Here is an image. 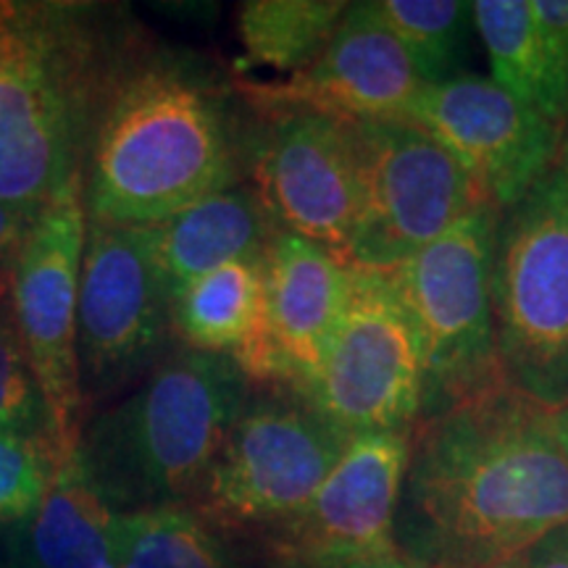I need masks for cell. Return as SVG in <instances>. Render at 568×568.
<instances>
[{
	"instance_id": "d6986e66",
	"label": "cell",
	"mask_w": 568,
	"mask_h": 568,
	"mask_svg": "<svg viewBox=\"0 0 568 568\" xmlns=\"http://www.w3.org/2000/svg\"><path fill=\"white\" fill-rule=\"evenodd\" d=\"M471 9L493 67V82L550 122L568 119V84L556 67L531 0H479Z\"/></svg>"
},
{
	"instance_id": "83f0119b",
	"label": "cell",
	"mask_w": 568,
	"mask_h": 568,
	"mask_svg": "<svg viewBox=\"0 0 568 568\" xmlns=\"http://www.w3.org/2000/svg\"><path fill=\"white\" fill-rule=\"evenodd\" d=\"M527 568H568V524L552 529L527 550Z\"/></svg>"
},
{
	"instance_id": "4dcf8cb0",
	"label": "cell",
	"mask_w": 568,
	"mask_h": 568,
	"mask_svg": "<svg viewBox=\"0 0 568 568\" xmlns=\"http://www.w3.org/2000/svg\"><path fill=\"white\" fill-rule=\"evenodd\" d=\"M493 568H527V552L524 556H516V558H508L503 560V564H497Z\"/></svg>"
},
{
	"instance_id": "7402d4cb",
	"label": "cell",
	"mask_w": 568,
	"mask_h": 568,
	"mask_svg": "<svg viewBox=\"0 0 568 568\" xmlns=\"http://www.w3.org/2000/svg\"><path fill=\"white\" fill-rule=\"evenodd\" d=\"M113 548L119 568H232L209 524L180 503L119 514Z\"/></svg>"
},
{
	"instance_id": "7c38bea8",
	"label": "cell",
	"mask_w": 568,
	"mask_h": 568,
	"mask_svg": "<svg viewBox=\"0 0 568 568\" xmlns=\"http://www.w3.org/2000/svg\"><path fill=\"white\" fill-rule=\"evenodd\" d=\"M408 460V432L353 437L316 495L274 524V568H351L400 556L395 527Z\"/></svg>"
},
{
	"instance_id": "d4e9b609",
	"label": "cell",
	"mask_w": 568,
	"mask_h": 568,
	"mask_svg": "<svg viewBox=\"0 0 568 568\" xmlns=\"http://www.w3.org/2000/svg\"><path fill=\"white\" fill-rule=\"evenodd\" d=\"M59 466L51 445L0 432V527H19L40 508Z\"/></svg>"
},
{
	"instance_id": "f1b7e54d",
	"label": "cell",
	"mask_w": 568,
	"mask_h": 568,
	"mask_svg": "<svg viewBox=\"0 0 568 568\" xmlns=\"http://www.w3.org/2000/svg\"><path fill=\"white\" fill-rule=\"evenodd\" d=\"M351 568H424V566L414 564L410 558L393 556V558H382V560H368V564H358V566H351Z\"/></svg>"
},
{
	"instance_id": "ac0fdd59",
	"label": "cell",
	"mask_w": 568,
	"mask_h": 568,
	"mask_svg": "<svg viewBox=\"0 0 568 568\" xmlns=\"http://www.w3.org/2000/svg\"><path fill=\"white\" fill-rule=\"evenodd\" d=\"M268 216L258 197L230 187L159 224V253L172 295L234 261L264 258Z\"/></svg>"
},
{
	"instance_id": "6da1fadb",
	"label": "cell",
	"mask_w": 568,
	"mask_h": 568,
	"mask_svg": "<svg viewBox=\"0 0 568 568\" xmlns=\"http://www.w3.org/2000/svg\"><path fill=\"white\" fill-rule=\"evenodd\" d=\"M395 537L424 568H493L568 524V453L556 410L506 376L426 416Z\"/></svg>"
},
{
	"instance_id": "3957f363",
	"label": "cell",
	"mask_w": 568,
	"mask_h": 568,
	"mask_svg": "<svg viewBox=\"0 0 568 568\" xmlns=\"http://www.w3.org/2000/svg\"><path fill=\"white\" fill-rule=\"evenodd\" d=\"M234 182L222 111L195 80L148 67L113 92L90 153V222L159 226Z\"/></svg>"
},
{
	"instance_id": "d6a6232c",
	"label": "cell",
	"mask_w": 568,
	"mask_h": 568,
	"mask_svg": "<svg viewBox=\"0 0 568 568\" xmlns=\"http://www.w3.org/2000/svg\"><path fill=\"white\" fill-rule=\"evenodd\" d=\"M3 568H13V566H9V564H3Z\"/></svg>"
},
{
	"instance_id": "5bb4252c",
	"label": "cell",
	"mask_w": 568,
	"mask_h": 568,
	"mask_svg": "<svg viewBox=\"0 0 568 568\" xmlns=\"http://www.w3.org/2000/svg\"><path fill=\"white\" fill-rule=\"evenodd\" d=\"M414 122L435 132L481 184L493 205L514 209L560 151L558 124L516 101L493 80L460 74L429 84Z\"/></svg>"
},
{
	"instance_id": "484cf974",
	"label": "cell",
	"mask_w": 568,
	"mask_h": 568,
	"mask_svg": "<svg viewBox=\"0 0 568 568\" xmlns=\"http://www.w3.org/2000/svg\"><path fill=\"white\" fill-rule=\"evenodd\" d=\"M40 211L42 209H24V205L0 201V280L13 274L21 247L30 237Z\"/></svg>"
},
{
	"instance_id": "4fadbf2b",
	"label": "cell",
	"mask_w": 568,
	"mask_h": 568,
	"mask_svg": "<svg viewBox=\"0 0 568 568\" xmlns=\"http://www.w3.org/2000/svg\"><path fill=\"white\" fill-rule=\"evenodd\" d=\"M255 182L280 232L311 240L343 261L361 213V155L351 122L284 113L258 153Z\"/></svg>"
},
{
	"instance_id": "9c48e42d",
	"label": "cell",
	"mask_w": 568,
	"mask_h": 568,
	"mask_svg": "<svg viewBox=\"0 0 568 568\" xmlns=\"http://www.w3.org/2000/svg\"><path fill=\"white\" fill-rule=\"evenodd\" d=\"M88 222L82 180L42 205L11 274V301L32 372L45 397L61 464L82 443V374L77 308Z\"/></svg>"
},
{
	"instance_id": "ffe728a7",
	"label": "cell",
	"mask_w": 568,
	"mask_h": 568,
	"mask_svg": "<svg viewBox=\"0 0 568 568\" xmlns=\"http://www.w3.org/2000/svg\"><path fill=\"white\" fill-rule=\"evenodd\" d=\"M264 316V258L234 261L172 295L174 329L195 351L234 358Z\"/></svg>"
},
{
	"instance_id": "30bf717a",
	"label": "cell",
	"mask_w": 568,
	"mask_h": 568,
	"mask_svg": "<svg viewBox=\"0 0 568 568\" xmlns=\"http://www.w3.org/2000/svg\"><path fill=\"white\" fill-rule=\"evenodd\" d=\"M347 443L308 403L245 406L195 497L224 527H274L316 495Z\"/></svg>"
},
{
	"instance_id": "4316f807",
	"label": "cell",
	"mask_w": 568,
	"mask_h": 568,
	"mask_svg": "<svg viewBox=\"0 0 568 568\" xmlns=\"http://www.w3.org/2000/svg\"><path fill=\"white\" fill-rule=\"evenodd\" d=\"M556 67L568 84V0H531Z\"/></svg>"
},
{
	"instance_id": "603a6c76",
	"label": "cell",
	"mask_w": 568,
	"mask_h": 568,
	"mask_svg": "<svg viewBox=\"0 0 568 568\" xmlns=\"http://www.w3.org/2000/svg\"><path fill=\"white\" fill-rule=\"evenodd\" d=\"M426 84L456 80L464 61L471 3L460 0H372Z\"/></svg>"
},
{
	"instance_id": "277c9868",
	"label": "cell",
	"mask_w": 568,
	"mask_h": 568,
	"mask_svg": "<svg viewBox=\"0 0 568 568\" xmlns=\"http://www.w3.org/2000/svg\"><path fill=\"white\" fill-rule=\"evenodd\" d=\"M245 400L247 376L230 355L184 351L98 418L80 453L103 495L124 481L153 500L197 495Z\"/></svg>"
},
{
	"instance_id": "9a60e30c",
	"label": "cell",
	"mask_w": 568,
	"mask_h": 568,
	"mask_svg": "<svg viewBox=\"0 0 568 568\" xmlns=\"http://www.w3.org/2000/svg\"><path fill=\"white\" fill-rule=\"evenodd\" d=\"M429 88L406 48L374 11L347 3L335 38L308 69L282 84L253 88L255 101L282 113L311 111L351 124L408 122Z\"/></svg>"
},
{
	"instance_id": "1f68e13d",
	"label": "cell",
	"mask_w": 568,
	"mask_h": 568,
	"mask_svg": "<svg viewBox=\"0 0 568 568\" xmlns=\"http://www.w3.org/2000/svg\"><path fill=\"white\" fill-rule=\"evenodd\" d=\"M560 153H564V163H560V166H558V169H564V172L568 174V140H566V145H564V148H560Z\"/></svg>"
},
{
	"instance_id": "e0dca14e",
	"label": "cell",
	"mask_w": 568,
	"mask_h": 568,
	"mask_svg": "<svg viewBox=\"0 0 568 568\" xmlns=\"http://www.w3.org/2000/svg\"><path fill=\"white\" fill-rule=\"evenodd\" d=\"M113 514L82 453L63 460L40 508L19 524L6 564L13 568H119Z\"/></svg>"
},
{
	"instance_id": "7a4b0ae2",
	"label": "cell",
	"mask_w": 568,
	"mask_h": 568,
	"mask_svg": "<svg viewBox=\"0 0 568 568\" xmlns=\"http://www.w3.org/2000/svg\"><path fill=\"white\" fill-rule=\"evenodd\" d=\"M124 80L88 6L0 0V201L42 209L82 180Z\"/></svg>"
},
{
	"instance_id": "5b68a950",
	"label": "cell",
	"mask_w": 568,
	"mask_h": 568,
	"mask_svg": "<svg viewBox=\"0 0 568 568\" xmlns=\"http://www.w3.org/2000/svg\"><path fill=\"white\" fill-rule=\"evenodd\" d=\"M495 240L493 322L503 374L558 410L568 400V174L552 169Z\"/></svg>"
},
{
	"instance_id": "ba28073f",
	"label": "cell",
	"mask_w": 568,
	"mask_h": 568,
	"mask_svg": "<svg viewBox=\"0 0 568 568\" xmlns=\"http://www.w3.org/2000/svg\"><path fill=\"white\" fill-rule=\"evenodd\" d=\"M351 293L322 368L301 393L347 439L408 432L424 408V351L389 272L351 268Z\"/></svg>"
},
{
	"instance_id": "8fae6325",
	"label": "cell",
	"mask_w": 568,
	"mask_h": 568,
	"mask_svg": "<svg viewBox=\"0 0 568 568\" xmlns=\"http://www.w3.org/2000/svg\"><path fill=\"white\" fill-rule=\"evenodd\" d=\"M172 322V290L161 266L159 226L88 224L77 355L82 393L122 385L159 353Z\"/></svg>"
},
{
	"instance_id": "8992f818",
	"label": "cell",
	"mask_w": 568,
	"mask_h": 568,
	"mask_svg": "<svg viewBox=\"0 0 568 568\" xmlns=\"http://www.w3.org/2000/svg\"><path fill=\"white\" fill-rule=\"evenodd\" d=\"M353 126L361 213L345 266L393 272L466 216L493 205L456 153L414 119Z\"/></svg>"
},
{
	"instance_id": "2e32d148",
	"label": "cell",
	"mask_w": 568,
	"mask_h": 568,
	"mask_svg": "<svg viewBox=\"0 0 568 568\" xmlns=\"http://www.w3.org/2000/svg\"><path fill=\"white\" fill-rule=\"evenodd\" d=\"M351 266L326 247L276 232L264 253V316L234 355L247 379L305 387L322 368L351 293Z\"/></svg>"
},
{
	"instance_id": "52a82bcc",
	"label": "cell",
	"mask_w": 568,
	"mask_h": 568,
	"mask_svg": "<svg viewBox=\"0 0 568 568\" xmlns=\"http://www.w3.org/2000/svg\"><path fill=\"white\" fill-rule=\"evenodd\" d=\"M495 205H485L389 272L422 339L426 416L506 376L495 351Z\"/></svg>"
},
{
	"instance_id": "f546056e",
	"label": "cell",
	"mask_w": 568,
	"mask_h": 568,
	"mask_svg": "<svg viewBox=\"0 0 568 568\" xmlns=\"http://www.w3.org/2000/svg\"><path fill=\"white\" fill-rule=\"evenodd\" d=\"M556 422H558V435L564 439V447L568 453V400L556 410Z\"/></svg>"
},
{
	"instance_id": "cb8c5ba5",
	"label": "cell",
	"mask_w": 568,
	"mask_h": 568,
	"mask_svg": "<svg viewBox=\"0 0 568 568\" xmlns=\"http://www.w3.org/2000/svg\"><path fill=\"white\" fill-rule=\"evenodd\" d=\"M0 432L45 443L59 453L45 397L19 332L11 301V276L0 280Z\"/></svg>"
},
{
	"instance_id": "44dd1931",
	"label": "cell",
	"mask_w": 568,
	"mask_h": 568,
	"mask_svg": "<svg viewBox=\"0 0 568 568\" xmlns=\"http://www.w3.org/2000/svg\"><path fill=\"white\" fill-rule=\"evenodd\" d=\"M347 11L343 0H251L240 6V40L247 61L280 74L308 69Z\"/></svg>"
}]
</instances>
